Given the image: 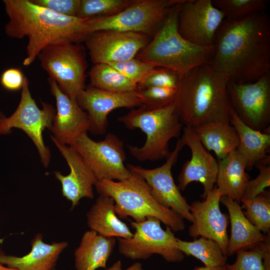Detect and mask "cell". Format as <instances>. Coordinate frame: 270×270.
<instances>
[{
    "label": "cell",
    "instance_id": "4316f807",
    "mask_svg": "<svg viewBox=\"0 0 270 270\" xmlns=\"http://www.w3.org/2000/svg\"><path fill=\"white\" fill-rule=\"evenodd\" d=\"M230 123L236 128L240 138L236 151L246 162V169L251 170L268 156L270 134L256 130L248 126L232 108Z\"/></svg>",
    "mask_w": 270,
    "mask_h": 270
},
{
    "label": "cell",
    "instance_id": "44dd1931",
    "mask_svg": "<svg viewBox=\"0 0 270 270\" xmlns=\"http://www.w3.org/2000/svg\"><path fill=\"white\" fill-rule=\"evenodd\" d=\"M43 236L38 234L31 242V250L22 256L7 255L0 252V264L19 270H52L58 258L68 246L66 242H44Z\"/></svg>",
    "mask_w": 270,
    "mask_h": 270
},
{
    "label": "cell",
    "instance_id": "d4e9b609",
    "mask_svg": "<svg viewBox=\"0 0 270 270\" xmlns=\"http://www.w3.org/2000/svg\"><path fill=\"white\" fill-rule=\"evenodd\" d=\"M216 187L222 194L240 203L250 180L246 162L236 149L218 162Z\"/></svg>",
    "mask_w": 270,
    "mask_h": 270
},
{
    "label": "cell",
    "instance_id": "ac0fdd59",
    "mask_svg": "<svg viewBox=\"0 0 270 270\" xmlns=\"http://www.w3.org/2000/svg\"><path fill=\"white\" fill-rule=\"evenodd\" d=\"M182 138L184 146L190 150L191 158L183 165L178 177V188L184 191L192 182H200L204 188L200 197L204 200L214 188L216 182L218 164L202 146L191 127L184 126Z\"/></svg>",
    "mask_w": 270,
    "mask_h": 270
},
{
    "label": "cell",
    "instance_id": "ab89813d",
    "mask_svg": "<svg viewBox=\"0 0 270 270\" xmlns=\"http://www.w3.org/2000/svg\"><path fill=\"white\" fill-rule=\"evenodd\" d=\"M106 270H123L121 261L117 260ZM124 270H144V269L142 264L139 262H136Z\"/></svg>",
    "mask_w": 270,
    "mask_h": 270
},
{
    "label": "cell",
    "instance_id": "d6a6232c",
    "mask_svg": "<svg viewBox=\"0 0 270 270\" xmlns=\"http://www.w3.org/2000/svg\"><path fill=\"white\" fill-rule=\"evenodd\" d=\"M132 0H81L78 17L82 18L109 16L128 6Z\"/></svg>",
    "mask_w": 270,
    "mask_h": 270
},
{
    "label": "cell",
    "instance_id": "e575fe53",
    "mask_svg": "<svg viewBox=\"0 0 270 270\" xmlns=\"http://www.w3.org/2000/svg\"><path fill=\"white\" fill-rule=\"evenodd\" d=\"M138 90L143 98L142 106L150 108L166 106L174 102L176 95V89L170 88L151 86Z\"/></svg>",
    "mask_w": 270,
    "mask_h": 270
},
{
    "label": "cell",
    "instance_id": "4dcf8cb0",
    "mask_svg": "<svg viewBox=\"0 0 270 270\" xmlns=\"http://www.w3.org/2000/svg\"><path fill=\"white\" fill-rule=\"evenodd\" d=\"M244 214L264 234L270 232V192H264L250 199L242 198Z\"/></svg>",
    "mask_w": 270,
    "mask_h": 270
},
{
    "label": "cell",
    "instance_id": "836d02e7",
    "mask_svg": "<svg viewBox=\"0 0 270 270\" xmlns=\"http://www.w3.org/2000/svg\"><path fill=\"white\" fill-rule=\"evenodd\" d=\"M182 75L168 68L154 67L138 84V88L155 86L176 89Z\"/></svg>",
    "mask_w": 270,
    "mask_h": 270
},
{
    "label": "cell",
    "instance_id": "7402d4cb",
    "mask_svg": "<svg viewBox=\"0 0 270 270\" xmlns=\"http://www.w3.org/2000/svg\"><path fill=\"white\" fill-rule=\"evenodd\" d=\"M220 202L228 209L230 224L227 256L264 240L266 234H262L246 218L239 203L227 196H222Z\"/></svg>",
    "mask_w": 270,
    "mask_h": 270
},
{
    "label": "cell",
    "instance_id": "7a4b0ae2",
    "mask_svg": "<svg viewBox=\"0 0 270 270\" xmlns=\"http://www.w3.org/2000/svg\"><path fill=\"white\" fill-rule=\"evenodd\" d=\"M9 20L4 26L7 36L28 38L24 66L31 64L46 46L68 41L80 44L89 35V18L69 16L36 5L30 0H4Z\"/></svg>",
    "mask_w": 270,
    "mask_h": 270
},
{
    "label": "cell",
    "instance_id": "3957f363",
    "mask_svg": "<svg viewBox=\"0 0 270 270\" xmlns=\"http://www.w3.org/2000/svg\"><path fill=\"white\" fill-rule=\"evenodd\" d=\"M228 81L208 64L182 74L174 104L184 126L193 128L210 122H230L232 108Z\"/></svg>",
    "mask_w": 270,
    "mask_h": 270
},
{
    "label": "cell",
    "instance_id": "52a82bcc",
    "mask_svg": "<svg viewBox=\"0 0 270 270\" xmlns=\"http://www.w3.org/2000/svg\"><path fill=\"white\" fill-rule=\"evenodd\" d=\"M182 0H132L126 8L114 15L88 19L89 34L114 30L154 36L170 8Z\"/></svg>",
    "mask_w": 270,
    "mask_h": 270
},
{
    "label": "cell",
    "instance_id": "cb8c5ba5",
    "mask_svg": "<svg viewBox=\"0 0 270 270\" xmlns=\"http://www.w3.org/2000/svg\"><path fill=\"white\" fill-rule=\"evenodd\" d=\"M114 204V200L110 196L99 194L86 213L88 226L90 230L106 237L130 238L133 233L116 216Z\"/></svg>",
    "mask_w": 270,
    "mask_h": 270
},
{
    "label": "cell",
    "instance_id": "d6986e66",
    "mask_svg": "<svg viewBox=\"0 0 270 270\" xmlns=\"http://www.w3.org/2000/svg\"><path fill=\"white\" fill-rule=\"evenodd\" d=\"M48 80L56 106L50 131L59 143L72 146L81 134L89 131L88 116L76 100L71 99L61 90L53 78L49 77Z\"/></svg>",
    "mask_w": 270,
    "mask_h": 270
},
{
    "label": "cell",
    "instance_id": "60d3db41",
    "mask_svg": "<svg viewBox=\"0 0 270 270\" xmlns=\"http://www.w3.org/2000/svg\"><path fill=\"white\" fill-rule=\"evenodd\" d=\"M192 270H228L226 264L222 266L210 267V266H196Z\"/></svg>",
    "mask_w": 270,
    "mask_h": 270
},
{
    "label": "cell",
    "instance_id": "30bf717a",
    "mask_svg": "<svg viewBox=\"0 0 270 270\" xmlns=\"http://www.w3.org/2000/svg\"><path fill=\"white\" fill-rule=\"evenodd\" d=\"M42 108L37 106L29 89L28 80L25 77L22 88L20 103L14 112L9 117L0 111V135L12 132V128L23 130L36 146L41 162L45 168L50 162L51 152L43 140L45 128L50 130L56 110L52 104L41 102Z\"/></svg>",
    "mask_w": 270,
    "mask_h": 270
},
{
    "label": "cell",
    "instance_id": "f35d334b",
    "mask_svg": "<svg viewBox=\"0 0 270 270\" xmlns=\"http://www.w3.org/2000/svg\"><path fill=\"white\" fill-rule=\"evenodd\" d=\"M25 77L22 71L16 68L6 70L0 77V82L2 86L10 91L22 90Z\"/></svg>",
    "mask_w": 270,
    "mask_h": 270
},
{
    "label": "cell",
    "instance_id": "5bb4252c",
    "mask_svg": "<svg viewBox=\"0 0 270 270\" xmlns=\"http://www.w3.org/2000/svg\"><path fill=\"white\" fill-rule=\"evenodd\" d=\"M224 19L212 0H184L178 16V30L184 39L193 44L212 46Z\"/></svg>",
    "mask_w": 270,
    "mask_h": 270
},
{
    "label": "cell",
    "instance_id": "4fadbf2b",
    "mask_svg": "<svg viewBox=\"0 0 270 270\" xmlns=\"http://www.w3.org/2000/svg\"><path fill=\"white\" fill-rule=\"evenodd\" d=\"M184 146V142L179 139L174 150L166 157V162L156 168L146 169L140 166L131 164H127L126 167L146 181L152 196L159 204L192 222L194 218L190 211V204L181 194L172 173V167L176 162L179 152Z\"/></svg>",
    "mask_w": 270,
    "mask_h": 270
},
{
    "label": "cell",
    "instance_id": "74e56055",
    "mask_svg": "<svg viewBox=\"0 0 270 270\" xmlns=\"http://www.w3.org/2000/svg\"><path fill=\"white\" fill-rule=\"evenodd\" d=\"M38 6L48 8L58 14L78 17L81 0H30Z\"/></svg>",
    "mask_w": 270,
    "mask_h": 270
},
{
    "label": "cell",
    "instance_id": "9a60e30c",
    "mask_svg": "<svg viewBox=\"0 0 270 270\" xmlns=\"http://www.w3.org/2000/svg\"><path fill=\"white\" fill-rule=\"evenodd\" d=\"M149 38L140 33L104 30L90 34L84 42L95 64L124 62L135 58L149 42Z\"/></svg>",
    "mask_w": 270,
    "mask_h": 270
},
{
    "label": "cell",
    "instance_id": "e0dca14e",
    "mask_svg": "<svg viewBox=\"0 0 270 270\" xmlns=\"http://www.w3.org/2000/svg\"><path fill=\"white\" fill-rule=\"evenodd\" d=\"M222 196V192L216 186L202 201L191 203L190 211L194 222L189 226L188 234L194 239L202 236L216 241L227 256L229 238L227 228L230 220L228 216L220 210Z\"/></svg>",
    "mask_w": 270,
    "mask_h": 270
},
{
    "label": "cell",
    "instance_id": "1f68e13d",
    "mask_svg": "<svg viewBox=\"0 0 270 270\" xmlns=\"http://www.w3.org/2000/svg\"><path fill=\"white\" fill-rule=\"evenodd\" d=\"M212 4L228 20H236L250 14L264 12L268 0H212Z\"/></svg>",
    "mask_w": 270,
    "mask_h": 270
},
{
    "label": "cell",
    "instance_id": "8d00e7d4",
    "mask_svg": "<svg viewBox=\"0 0 270 270\" xmlns=\"http://www.w3.org/2000/svg\"><path fill=\"white\" fill-rule=\"evenodd\" d=\"M255 166L259 170V174L254 179L248 181L242 198H254L270 186V165L257 163Z\"/></svg>",
    "mask_w": 270,
    "mask_h": 270
},
{
    "label": "cell",
    "instance_id": "83f0119b",
    "mask_svg": "<svg viewBox=\"0 0 270 270\" xmlns=\"http://www.w3.org/2000/svg\"><path fill=\"white\" fill-rule=\"evenodd\" d=\"M90 86L112 92H124L138 90L137 84L108 64H95L88 72Z\"/></svg>",
    "mask_w": 270,
    "mask_h": 270
},
{
    "label": "cell",
    "instance_id": "f546056e",
    "mask_svg": "<svg viewBox=\"0 0 270 270\" xmlns=\"http://www.w3.org/2000/svg\"><path fill=\"white\" fill-rule=\"evenodd\" d=\"M270 233L264 240L236 252L235 262L226 264L228 270H270Z\"/></svg>",
    "mask_w": 270,
    "mask_h": 270
},
{
    "label": "cell",
    "instance_id": "5b68a950",
    "mask_svg": "<svg viewBox=\"0 0 270 270\" xmlns=\"http://www.w3.org/2000/svg\"><path fill=\"white\" fill-rule=\"evenodd\" d=\"M130 172V176L124 180H102L95 185L99 194L108 196L114 200L116 214L121 218L130 216L136 222L154 216L172 232L183 230L186 226L184 219L159 204L152 196L146 181L138 174Z\"/></svg>",
    "mask_w": 270,
    "mask_h": 270
},
{
    "label": "cell",
    "instance_id": "7c38bea8",
    "mask_svg": "<svg viewBox=\"0 0 270 270\" xmlns=\"http://www.w3.org/2000/svg\"><path fill=\"white\" fill-rule=\"evenodd\" d=\"M228 95L232 108L252 128L263 132L270 124V72L248 83L228 81Z\"/></svg>",
    "mask_w": 270,
    "mask_h": 270
},
{
    "label": "cell",
    "instance_id": "d590c367",
    "mask_svg": "<svg viewBox=\"0 0 270 270\" xmlns=\"http://www.w3.org/2000/svg\"><path fill=\"white\" fill-rule=\"evenodd\" d=\"M108 64L114 67L138 86L145 76L156 67L136 58L124 62Z\"/></svg>",
    "mask_w": 270,
    "mask_h": 270
},
{
    "label": "cell",
    "instance_id": "f1b7e54d",
    "mask_svg": "<svg viewBox=\"0 0 270 270\" xmlns=\"http://www.w3.org/2000/svg\"><path fill=\"white\" fill-rule=\"evenodd\" d=\"M176 246L186 256H192L200 260L204 266L215 267L226 264L224 255L217 242L202 236L192 242L177 238Z\"/></svg>",
    "mask_w": 270,
    "mask_h": 270
},
{
    "label": "cell",
    "instance_id": "603a6c76",
    "mask_svg": "<svg viewBox=\"0 0 270 270\" xmlns=\"http://www.w3.org/2000/svg\"><path fill=\"white\" fill-rule=\"evenodd\" d=\"M116 244L114 237H106L90 230L85 232L74 252L76 270L106 268Z\"/></svg>",
    "mask_w": 270,
    "mask_h": 270
},
{
    "label": "cell",
    "instance_id": "8fae6325",
    "mask_svg": "<svg viewBox=\"0 0 270 270\" xmlns=\"http://www.w3.org/2000/svg\"><path fill=\"white\" fill-rule=\"evenodd\" d=\"M70 146L81 156L98 181H122L130 176L124 164L126 157L124 142L116 134L109 132L104 140L96 142L85 132Z\"/></svg>",
    "mask_w": 270,
    "mask_h": 270
},
{
    "label": "cell",
    "instance_id": "b9f144b4",
    "mask_svg": "<svg viewBox=\"0 0 270 270\" xmlns=\"http://www.w3.org/2000/svg\"><path fill=\"white\" fill-rule=\"evenodd\" d=\"M0 270H19L16 268H9L4 266L3 264H0Z\"/></svg>",
    "mask_w": 270,
    "mask_h": 270
},
{
    "label": "cell",
    "instance_id": "6da1fadb",
    "mask_svg": "<svg viewBox=\"0 0 270 270\" xmlns=\"http://www.w3.org/2000/svg\"><path fill=\"white\" fill-rule=\"evenodd\" d=\"M208 64L236 83L254 82L270 72V20L265 12L224 19Z\"/></svg>",
    "mask_w": 270,
    "mask_h": 270
},
{
    "label": "cell",
    "instance_id": "484cf974",
    "mask_svg": "<svg viewBox=\"0 0 270 270\" xmlns=\"http://www.w3.org/2000/svg\"><path fill=\"white\" fill-rule=\"evenodd\" d=\"M192 128L202 146L213 151L218 160L235 150L240 143L238 133L230 122H210Z\"/></svg>",
    "mask_w": 270,
    "mask_h": 270
},
{
    "label": "cell",
    "instance_id": "277c9868",
    "mask_svg": "<svg viewBox=\"0 0 270 270\" xmlns=\"http://www.w3.org/2000/svg\"><path fill=\"white\" fill-rule=\"evenodd\" d=\"M184 1L170 8L151 40L136 58L181 74L208 64L214 52V45L204 46L193 44L179 33L178 16Z\"/></svg>",
    "mask_w": 270,
    "mask_h": 270
},
{
    "label": "cell",
    "instance_id": "2e32d148",
    "mask_svg": "<svg viewBox=\"0 0 270 270\" xmlns=\"http://www.w3.org/2000/svg\"><path fill=\"white\" fill-rule=\"evenodd\" d=\"M76 101L80 107L88 112L89 131L94 135H101L105 134L108 130L110 112L120 108L140 107L144 100L138 90L112 92L88 86L78 94Z\"/></svg>",
    "mask_w": 270,
    "mask_h": 270
},
{
    "label": "cell",
    "instance_id": "ffe728a7",
    "mask_svg": "<svg viewBox=\"0 0 270 270\" xmlns=\"http://www.w3.org/2000/svg\"><path fill=\"white\" fill-rule=\"evenodd\" d=\"M50 137L70 168L68 175L64 176L59 171H56L54 174L61 183L63 196L71 202L72 210L82 198H94L93 186L98 180L81 156L72 146L59 143L52 135Z\"/></svg>",
    "mask_w": 270,
    "mask_h": 270
},
{
    "label": "cell",
    "instance_id": "7bdbcfd3",
    "mask_svg": "<svg viewBox=\"0 0 270 270\" xmlns=\"http://www.w3.org/2000/svg\"><path fill=\"white\" fill-rule=\"evenodd\" d=\"M55 270L54 268V269H53V270Z\"/></svg>",
    "mask_w": 270,
    "mask_h": 270
},
{
    "label": "cell",
    "instance_id": "9c48e42d",
    "mask_svg": "<svg viewBox=\"0 0 270 270\" xmlns=\"http://www.w3.org/2000/svg\"><path fill=\"white\" fill-rule=\"evenodd\" d=\"M134 230L132 237L118 238L119 252L132 260H146L154 254H158L168 262H180L184 254L176 246V238L171 228L161 226V221L156 218L148 216L144 220H129Z\"/></svg>",
    "mask_w": 270,
    "mask_h": 270
},
{
    "label": "cell",
    "instance_id": "8992f818",
    "mask_svg": "<svg viewBox=\"0 0 270 270\" xmlns=\"http://www.w3.org/2000/svg\"><path fill=\"white\" fill-rule=\"evenodd\" d=\"M130 129L140 128L146 135L140 148L128 145L130 154L137 160L156 161L169 154V142L178 138L184 124L176 110L174 102L162 108L141 106L118 118Z\"/></svg>",
    "mask_w": 270,
    "mask_h": 270
},
{
    "label": "cell",
    "instance_id": "ba28073f",
    "mask_svg": "<svg viewBox=\"0 0 270 270\" xmlns=\"http://www.w3.org/2000/svg\"><path fill=\"white\" fill-rule=\"evenodd\" d=\"M38 58L42 68L57 83L61 90L76 100L78 94L86 88L87 64L84 50L80 44L62 41L44 48Z\"/></svg>",
    "mask_w": 270,
    "mask_h": 270
}]
</instances>
